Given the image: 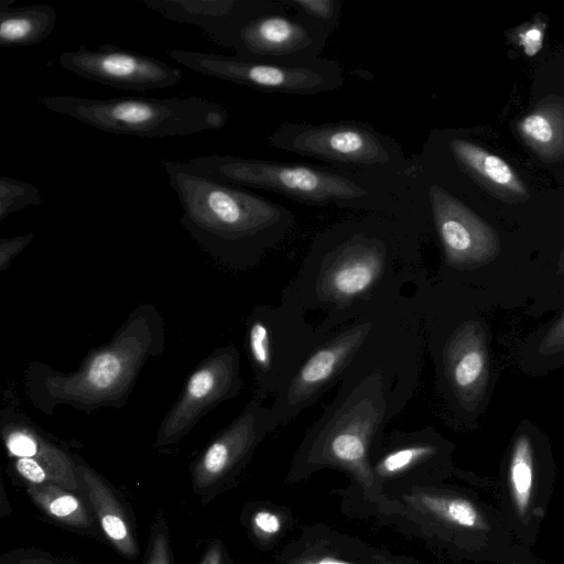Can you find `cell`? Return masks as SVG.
Listing matches in <instances>:
<instances>
[{
    "label": "cell",
    "instance_id": "8992f818",
    "mask_svg": "<svg viewBox=\"0 0 564 564\" xmlns=\"http://www.w3.org/2000/svg\"><path fill=\"white\" fill-rule=\"evenodd\" d=\"M46 109L97 130L141 138H167L215 131L228 121L220 102L197 96L96 99L72 95L40 98Z\"/></svg>",
    "mask_w": 564,
    "mask_h": 564
},
{
    "label": "cell",
    "instance_id": "836d02e7",
    "mask_svg": "<svg viewBox=\"0 0 564 564\" xmlns=\"http://www.w3.org/2000/svg\"><path fill=\"white\" fill-rule=\"evenodd\" d=\"M519 45L528 56H534L542 47L544 24L536 22L519 33Z\"/></svg>",
    "mask_w": 564,
    "mask_h": 564
},
{
    "label": "cell",
    "instance_id": "484cf974",
    "mask_svg": "<svg viewBox=\"0 0 564 564\" xmlns=\"http://www.w3.org/2000/svg\"><path fill=\"white\" fill-rule=\"evenodd\" d=\"M43 203V195L32 183L0 176V221L28 206Z\"/></svg>",
    "mask_w": 564,
    "mask_h": 564
},
{
    "label": "cell",
    "instance_id": "e0dca14e",
    "mask_svg": "<svg viewBox=\"0 0 564 564\" xmlns=\"http://www.w3.org/2000/svg\"><path fill=\"white\" fill-rule=\"evenodd\" d=\"M444 444L432 427L393 431L373 447L370 464L379 486L423 478L442 457Z\"/></svg>",
    "mask_w": 564,
    "mask_h": 564
},
{
    "label": "cell",
    "instance_id": "f1b7e54d",
    "mask_svg": "<svg viewBox=\"0 0 564 564\" xmlns=\"http://www.w3.org/2000/svg\"><path fill=\"white\" fill-rule=\"evenodd\" d=\"M145 564H171V550L162 520L156 521L153 527Z\"/></svg>",
    "mask_w": 564,
    "mask_h": 564
},
{
    "label": "cell",
    "instance_id": "277c9868",
    "mask_svg": "<svg viewBox=\"0 0 564 564\" xmlns=\"http://www.w3.org/2000/svg\"><path fill=\"white\" fill-rule=\"evenodd\" d=\"M166 348V329L152 303L138 304L105 344L90 349L70 372L33 360L24 371L29 403L45 415L58 405L86 414L101 409H122L129 401L145 364Z\"/></svg>",
    "mask_w": 564,
    "mask_h": 564
},
{
    "label": "cell",
    "instance_id": "4fadbf2b",
    "mask_svg": "<svg viewBox=\"0 0 564 564\" xmlns=\"http://www.w3.org/2000/svg\"><path fill=\"white\" fill-rule=\"evenodd\" d=\"M58 64L87 80L126 90L170 88L183 77L181 68L164 61L111 44L66 51Z\"/></svg>",
    "mask_w": 564,
    "mask_h": 564
},
{
    "label": "cell",
    "instance_id": "1f68e13d",
    "mask_svg": "<svg viewBox=\"0 0 564 564\" xmlns=\"http://www.w3.org/2000/svg\"><path fill=\"white\" fill-rule=\"evenodd\" d=\"M286 564H402L393 562H359L354 560H345L334 554H321L317 551L314 553L305 552L295 558H290Z\"/></svg>",
    "mask_w": 564,
    "mask_h": 564
},
{
    "label": "cell",
    "instance_id": "cb8c5ba5",
    "mask_svg": "<svg viewBox=\"0 0 564 564\" xmlns=\"http://www.w3.org/2000/svg\"><path fill=\"white\" fill-rule=\"evenodd\" d=\"M410 500L419 505L421 510L448 525L469 530H486L489 528L479 509L465 498L422 492L413 495Z\"/></svg>",
    "mask_w": 564,
    "mask_h": 564
},
{
    "label": "cell",
    "instance_id": "f546056e",
    "mask_svg": "<svg viewBox=\"0 0 564 564\" xmlns=\"http://www.w3.org/2000/svg\"><path fill=\"white\" fill-rule=\"evenodd\" d=\"M34 232L0 239V272L6 271L12 261L32 242Z\"/></svg>",
    "mask_w": 564,
    "mask_h": 564
},
{
    "label": "cell",
    "instance_id": "4dcf8cb0",
    "mask_svg": "<svg viewBox=\"0 0 564 564\" xmlns=\"http://www.w3.org/2000/svg\"><path fill=\"white\" fill-rule=\"evenodd\" d=\"M251 525L260 538H274L282 529V518L274 511L258 510L251 519Z\"/></svg>",
    "mask_w": 564,
    "mask_h": 564
},
{
    "label": "cell",
    "instance_id": "44dd1931",
    "mask_svg": "<svg viewBox=\"0 0 564 564\" xmlns=\"http://www.w3.org/2000/svg\"><path fill=\"white\" fill-rule=\"evenodd\" d=\"M14 0L0 1V47L31 46L54 31L57 14L50 4L13 8Z\"/></svg>",
    "mask_w": 564,
    "mask_h": 564
},
{
    "label": "cell",
    "instance_id": "6da1fadb",
    "mask_svg": "<svg viewBox=\"0 0 564 564\" xmlns=\"http://www.w3.org/2000/svg\"><path fill=\"white\" fill-rule=\"evenodd\" d=\"M424 350L421 319L406 295L380 314L336 394L304 434L289 476L338 468L364 489H378L370 456L416 392Z\"/></svg>",
    "mask_w": 564,
    "mask_h": 564
},
{
    "label": "cell",
    "instance_id": "30bf717a",
    "mask_svg": "<svg viewBox=\"0 0 564 564\" xmlns=\"http://www.w3.org/2000/svg\"><path fill=\"white\" fill-rule=\"evenodd\" d=\"M384 310L355 319L318 340L269 406L276 429L294 421L340 382Z\"/></svg>",
    "mask_w": 564,
    "mask_h": 564
},
{
    "label": "cell",
    "instance_id": "d4e9b609",
    "mask_svg": "<svg viewBox=\"0 0 564 564\" xmlns=\"http://www.w3.org/2000/svg\"><path fill=\"white\" fill-rule=\"evenodd\" d=\"M509 489L513 507L520 517H525L533 490V451L530 438L517 437L509 465Z\"/></svg>",
    "mask_w": 564,
    "mask_h": 564
},
{
    "label": "cell",
    "instance_id": "e575fe53",
    "mask_svg": "<svg viewBox=\"0 0 564 564\" xmlns=\"http://www.w3.org/2000/svg\"><path fill=\"white\" fill-rule=\"evenodd\" d=\"M200 564H227L223 546L210 545Z\"/></svg>",
    "mask_w": 564,
    "mask_h": 564
},
{
    "label": "cell",
    "instance_id": "8d00e7d4",
    "mask_svg": "<svg viewBox=\"0 0 564 564\" xmlns=\"http://www.w3.org/2000/svg\"><path fill=\"white\" fill-rule=\"evenodd\" d=\"M20 564H55V563L45 561V560H26V561L21 562Z\"/></svg>",
    "mask_w": 564,
    "mask_h": 564
},
{
    "label": "cell",
    "instance_id": "8fae6325",
    "mask_svg": "<svg viewBox=\"0 0 564 564\" xmlns=\"http://www.w3.org/2000/svg\"><path fill=\"white\" fill-rule=\"evenodd\" d=\"M242 387L239 349L232 343L217 347L188 375L178 398L159 425L155 445L177 444L203 416L236 398Z\"/></svg>",
    "mask_w": 564,
    "mask_h": 564
},
{
    "label": "cell",
    "instance_id": "4316f807",
    "mask_svg": "<svg viewBox=\"0 0 564 564\" xmlns=\"http://www.w3.org/2000/svg\"><path fill=\"white\" fill-rule=\"evenodd\" d=\"M295 14L314 22L332 33L340 21L341 4L338 0H283Z\"/></svg>",
    "mask_w": 564,
    "mask_h": 564
},
{
    "label": "cell",
    "instance_id": "52a82bcc",
    "mask_svg": "<svg viewBox=\"0 0 564 564\" xmlns=\"http://www.w3.org/2000/svg\"><path fill=\"white\" fill-rule=\"evenodd\" d=\"M268 143L275 150L350 172L401 176L411 165L394 139L360 121H286L269 134Z\"/></svg>",
    "mask_w": 564,
    "mask_h": 564
},
{
    "label": "cell",
    "instance_id": "3957f363",
    "mask_svg": "<svg viewBox=\"0 0 564 564\" xmlns=\"http://www.w3.org/2000/svg\"><path fill=\"white\" fill-rule=\"evenodd\" d=\"M160 164L182 206V227L230 270L256 268L295 226L294 213L279 203L195 174L182 161Z\"/></svg>",
    "mask_w": 564,
    "mask_h": 564
},
{
    "label": "cell",
    "instance_id": "ffe728a7",
    "mask_svg": "<svg viewBox=\"0 0 564 564\" xmlns=\"http://www.w3.org/2000/svg\"><path fill=\"white\" fill-rule=\"evenodd\" d=\"M445 150L463 172L485 185L509 195H528L523 182L513 169L480 145L460 137H451L445 141Z\"/></svg>",
    "mask_w": 564,
    "mask_h": 564
},
{
    "label": "cell",
    "instance_id": "ba28073f",
    "mask_svg": "<svg viewBox=\"0 0 564 564\" xmlns=\"http://www.w3.org/2000/svg\"><path fill=\"white\" fill-rule=\"evenodd\" d=\"M323 336L299 310L254 305L245 319V345L253 375V394L264 401L292 378Z\"/></svg>",
    "mask_w": 564,
    "mask_h": 564
},
{
    "label": "cell",
    "instance_id": "7c38bea8",
    "mask_svg": "<svg viewBox=\"0 0 564 564\" xmlns=\"http://www.w3.org/2000/svg\"><path fill=\"white\" fill-rule=\"evenodd\" d=\"M422 332L443 390L463 411H475L486 392L489 377L482 326L475 319H465L445 335L424 325Z\"/></svg>",
    "mask_w": 564,
    "mask_h": 564
},
{
    "label": "cell",
    "instance_id": "d6a6232c",
    "mask_svg": "<svg viewBox=\"0 0 564 564\" xmlns=\"http://www.w3.org/2000/svg\"><path fill=\"white\" fill-rule=\"evenodd\" d=\"M564 351V311L540 344L542 355Z\"/></svg>",
    "mask_w": 564,
    "mask_h": 564
},
{
    "label": "cell",
    "instance_id": "d6986e66",
    "mask_svg": "<svg viewBox=\"0 0 564 564\" xmlns=\"http://www.w3.org/2000/svg\"><path fill=\"white\" fill-rule=\"evenodd\" d=\"M73 455L80 487L86 492L105 534L122 555L135 558L138 547L123 508L107 482L78 455Z\"/></svg>",
    "mask_w": 564,
    "mask_h": 564
},
{
    "label": "cell",
    "instance_id": "7a4b0ae2",
    "mask_svg": "<svg viewBox=\"0 0 564 564\" xmlns=\"http://www.w3.org/2000/svg\"><path fill=\"white\" fill-rule=\"evenodd\" d=\"M421 249L389 218L369 214L335 223L311 242L281 304L323 315L322 336L402 301L423 278Z\"/></svg>",
    "mask_w": 564,
    "mask_h": 564
},
{
    "label": "cell",
    "instance_id": "5b68a950",
    "mask_svg": "<svg viewBox=\"0 0 564 564\" xmlns=\"http://www.w3.org/2000/svg\"><path fill=\"white\" fill-rule=\"evenodd\" d=\"M182 164L218 183L269 191L302 204L365 210L395 225L403 215L401 196L410 173L379 175L219 154L192 158Z\"/></svg>",
    "mask_w": 564,
    "mask_h": 564
},
{
    "label": "cell",
    "instance_id": "7402d4cb",
    "mask_svg": "<svg viewBox=\"0 0 564 564\" xmlns=\"http://www.w3.org/2000/svg\"><path fill=\"white\" fill-rule=\"evenodd\" d=\"M517 129L524 142L542 160L551 161L564 156V100H542L517 123Z\"/></svg>",
    "mask_w": 564,
    "mask_h": 564
},
{
    "label": "cell",
    "instance_id": "5bb4252c",
    "mask_svg": "<svg viewBox=\"0 0 564 564\" xmlns=\"http://www.w3.org/2000/svg\"><path fill=\"white\" fill-rule=\"evenodd\" d=\"M284 10L262 14L247 23L229 48L235 55L278 63H307L322 57L332 32Z\"/></svg>",
    "mask_w": 564,
    "mask_h": 564
},
{
    "label": "cell",
    "instance_id": "603a6c76",
    "mask_svg": "<svg viewBox=\"0 0 564 564\" xmlns=\"http://www.w3.org/2000/svg\"><path fill=\"white\" fill-rule=\"evenodd\" d=\"M26 489L34 502L55 520L78 529L93 525L86 505L70 490L56 484L28 485Z\"/></svg>",
    "mask_w": 564,
    "mask_h": 564
},
{
    "label": "cell",
    "instance_id": "2e32d148",
    "mask_svg": "<svg viewBox=\"0 0 564 564\" xmlns=\"http://www.w3.org/2000/svg\"><path fill=\"white\" fill-rule=\"evenodd\" d=\"M166 20L197 26L215 44L228 47L251 20L288 8L283 0H141Z\"/></svg>",
    "mask_w": 564,
    "mask_h": 564
},
{
    "label": "cell",
    "instance_id": "ac0fdd59",
    "mask_svg": "<svg viewBox=\"0 0 564 564\" xmlns=\"http://www.w3.org/2000/svg\"><path fill=\"white\" fill-rule=\"evenodd\" d=\"M0 433L11 458H33L52 474L57 485L68 490L82 489L74 455L56 444L29 416L11 408L2 409Z\"/></svg>",
    "mask_w": 564,
    "mask_h": 564
},
{
    "label": "cell",
    "instance_id": "83f0119b",
    "mask_svg": "<svg viewBox=\"0 0 564 564\" xmlns=\"http://www.w3.org/2000/svg\"><path fill=\"white\" fill-rule=\"evenodd\" d=\"M14 470L28 481V485L56 484L52 474L39 462L29 457H14L12 460Z\"/></svg>",
    "mask_w": 564,
    "mask_h": 564
},
{
    "label": "cell",
    "instance_id": "9a60e30c",
    "mask_svg": "<svg viewBox=\"0 0 564 564\" xmlns=\"http://www.w3.org/2000/svg\"><path fill=\"white\" fill-rule=\"evenodd\" d=\"M269 406L252 393L242 411L221 430L193 463L195 489H208L234 477L273 431Z\"/></svg>",
    "mask_w": 564,
    "mask_h": 564
},
{
    "label": "cell",
    "instance_id": "9c48e42d",
    "mask_svg": "<svg viewBox=\"0 0 564 564\" xmlns=\"http://www.w3.org/2000/svg\"><path fill=\"white\" fill-rule=\"evenodd\" d=\"M166 54L191 70L259 91L311 96L344 85L340 64L324 57L289 64L181 48Z\"/></svg>",
    "mask_w": 564,
    "mask_h": 564
},
{
    "label": "cell",
    "instance_id": "d590c367",
    "mask_svg": "<svg viewBox=\"0 0 564 564\" xmlns=\"http://www.w3.org/2000/svg\"><path fill=\"white\" fill-rule=\"evenodd\" d=\"M564 272V248L561 252V256H560V259H558V264H557V270H556V274H561Z\"/></svg>",
    "mask_w": 564,
    "mask_h": 564
}]
</instances>
